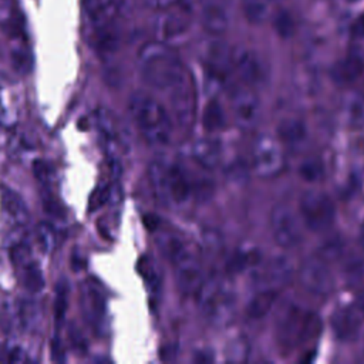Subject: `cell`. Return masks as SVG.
<instances>
[{
	"instance_id": "3957f363",
	"label": "cell",
	"mask_w": 364,
	"mask_h": 364,
	"mask_svg": "<svg viewBox=\"0 0 364 364\" xmlns=\"http://www.w3.org/2000/svg\"><path fill=\"white\" fill-rule=\"evenodd\" d=\"M128 111L136 125L144 141L154 148L165 146L172 136V121L152 95L144 91H136L129 97Z\"/></svg>"
},
{
	"instance_id": "ee69618b",
	"label": "cell",
	"mask_w": 364,
	"mask_h": 364,
	"mask_svg": "<svg viewBox=\"0 0 364 364\" xmlns=\"http://www.w3.org/2000/svg\"><path fill=\"white\" fill-rule=\"evenodd\" d=\"M16 14L17 10L14 9L13 0H0V24L6 26Z\"/></svg>"
},
{
	"instance_id": "cb8c5ba5",
	"label": "cell",
	"mask_w": 364,
	"mask_h": 364,
	"mask_svg": "<svg viewBox=\"0 0 364 364\" xmlns=\"http://www.w3.org/2000/svg\"><path fill=\"white\" fill-rule=\"evenodd\" d=\"M264 276L273 287L284 286L293 277V266L287 257L276 256L269 260L264 269Z\"/></svg>"
},
{
	"instance_id": "c3c4849f",
	"label": "cell",
	"mask_w": 364,
	"mask_h": 364,
	"mask_svg": "<svg viewBox=\"0 0 364 364\" xmlns=\"http://www.w3.org/2000/svg\"><path fill=\"white\" fill-rule=\"evenodd\" d=\"M351 34L354 38L364 40V13L360 14L351 26Z\"/></svg>"
},
{
	"instance_id": "9a60e30c",
	"label": "cell",
	"mask_w": 364,
	"mask_h": 364,
	"mask_svg": "<svg viewBox=\"0 0 364 364\" xmlns=\"http://www.w3.org/2000/svg\"><path fill=\"white\" fill-rule=\"evenodd\" d=\"M191 24V10L189 6L182 3H175L165 9V14L158 24V36L162 41L173 40L181 37Z\"/></svg>"
},
{
	"instance_id": "bcb514c9",
	"label": "cell",
	"mask_w": 364,
	"mask_h": 364,
	"mask_svg": "<svg viewBox=\"0 0 364 364\" xmlns=\"http://www.w3.org/2000/svg\"><path fill=\"white\" fill-rule=\"evenodd\" d=\"M43 205H44V209L50 213V215H55L57 218H60L63 215V208L61 205L58 203V200H55L51 195H48L47 198L43 199Z\"/></svg>"
},
{
	"instance_id": "484cf974",
	"label": "cell",
	"mask_w": 364,
	"mask_h": 364,
	"mask_svg": "<svg viewBox=\"0 0 364 364\" xmlns=\"http://www.w3.org/2000/svg\"><path fill=\"white\" fill-rule=\"evenodd\" d=\"M1 200L6 212L20 223H26L28 219V209L24 199L11 188H3Z\"/></svg>"
},
{
	"instance_id": "4fadbf2b",
	"label": "cell",
	"mask_w": 364,
	"mask_h": 364,
	"mask_svg": "<svg viewBox=\"0 0 364 364\" xmlns=\"http://www.w3.org/2000/svg\"><path fill=\"white\" fill-rule=\"evenodd\" d=\"M81 311L88 326L95 333H102L105 327L107 301L100 286L91 280L84 282L80 296Z\"/></svg>"
},
{
	"instance_id": "7a4b0ae2",
	"label": "cell",
	"mask_w": 364,
	"mask_h": 364,
	"mask_svg": "<svg viewBox=\"0 0 364 364\" xmlns=\"http://www.w3.org/2000/svg\"><path fill=\"white\" fill-rule=\"evenodd\" d=\"M122 6L124 0H82L88 43L101 55L115 53L119 46Z\"/></svg>"
},
{
	"instance_id": "603a6c76",
	"label": "cell",
	"mask_w": 364,
	"mask_h": 364,
	"mask_svg": "<svg viewBox=\"0 0 364 364\" xmlns=\"http://www.w3.org/2000/svg\"><path fill=\"white\" fill-rule=\"evenodd\" d=\"M277 135L280 142L290 148L300 146L307 139V127L299 118H284L277 127Z\"/></svg>"
},
{
	"instance_id": "f35d334b",
	"label": "cell",
	"mask_w": 364,
	"mask_h": 364,
	"mask_svg": "<svg viewBox=\"0 0 364 364\" xmlns=\"http://www.w3.org/2000/svg\"><path fill=\"white\" fill-rule=\"evenodd\" d=\"M67 303H68V286L64 282L58 284L55 291V299H54V320L57 326L64 320V316L67 311Z\"/></svg>"
},
{
	"instance_id": "ba28073f",
	"label": "cell",
	"mask_w": 364,
	"mask_h": 364,
	"mask_svg": "<svg viewBox=\"0 0 364 364\" xmlns=\"http://www.w3.org/2000/svg\"><path fill=\"white\" fill-rule=\"evenodd\" d=\"M300 213L310 230L324 232L334 222L336 208L326 193L311 191L303 195L300 200Z\"/></svg>"
},
{
	"instance_id": "30bf717a",
	"label": "cell",
	"mask_w": 364,
	"mask_h": 364,
	"mask_svg": "<svg viewBox=\"0 0 364 364\" xmlns=\"http://www.w3.org/2000/svg\"><path fill=\"white\" fill-rule=\"evenodd\" d=\"M94 121L107 148H109L111 152L121 155L129 151L131 144L128 131L124 127V122L119 118H117V115L112 111L102 107L95 109Z\"/></svg>"
},
{
	"instance_id": "f546056e",
	"label": "cell",
	"mask_w": 364,
	"mask_h": 364,
	"mask_svg": "<svg viewBox=\"0 0 364 364\" xmlns=\"http://www.w3.org/2000/svg\"><path fill=\"white\" fill-rule=\"evenodd\" d=\"M138 273L141 277L146 282V284L152 289L154 293H158L161 289L162 283V276L158 264L149 257V256H142L138 262Z\"/></svg>"
},
{
	"instance_id": "d6a6232c",
	"label": "cell",
	"mask_w": 364,
	"mask_h": 364,
	"mask_svg": "<svg viewBox=\"0 0 364 364\" xmlns=\"http://www.w3.org/2000/svg\"><path fill=\"white\" fill-rule=\"evenodd\" d=\"M299 176L307 183L320 182L324 176V166L318 158H307L299 165Z\"/></svg>"
},
{
	"instance_id": "277c9868",
	"label": "cell",
	"mask_w": 364,
	"mask_h": 364,
	"mask_svg": "<svg viewBox=\"0 0 364 364\" xmlns=\"http://www.w3.org/2000/svg\"><path fill=\"white\" fill-rule=\"evenodd\" d=\"M158 246L173 267L179 291L185 296H195L205 280L196 253L181 236L168 232L158 236Z\"/></svg>"
},
{
	"instance_id": "60d3db41",
	"label": "cell",
	"mask_w": 364,
	"mask_h": 364,
	"mask_svg": "<svg viewBox=\"0 0 364 364\" xmlns=\"http://www.w3.org/2000/svg\"><path fill=\"white\" fill-rule=\"evenodd\" d=\"M10 253H11L13 262L17 263V264H20V266H24L26 263L30 262V247H28L26 243H23V242L16 243V245L11 247Z\"/></svg>"
},
{
	"instance_id": "d6986e66",
	"label": "cell",
	"mask_w": 364,
	"mask_h": 364,
	"mask_svg": "<svg viewBox=\"0 0 364 364\" xmlns=\"http://www.w3.org/2000/svg\"><path fill=\"white\" fill-rule=\"evenodd\" d=\"M233 70V51L220 41L212 43L206 53V71L215 81H225Z\"/></svg>"
},
{
	"instance_id": "ac0fdd59",
	"label": "cell",
	"mask_w": 364,
	"mask_h": 364,
	"mask_svg": "<svg viewBox=\"0 0 364 364\" xmlns=\"http://www.w3.org/2000/svg\"><path fill=\"white\" fill-rule=\"evenodd\" d=\"M230 16L223 0H203L200 6V23L212 36L223 34L229 27Z\"/></svg>"
},
{
	"instance_id": "74e56055",
	"label": "cell",
	"mask_w": 364,
	"mask_h": 364,
	"mask_svg": "<svg viewBox=\"0 0 364 364\" xmlns=\"http://www.w3.org/2000/svg\"><path fill=\"white\" fill-rule=\"evenodd\" d=\"M344 249H346V245H344L343 237L333 236L321 245L320 252H318V257H321L326 262L337 260L340 256H343Z\"/></svg>"
},
{
	"instance_id": "836d02e7",
	"label": "cell",
	"mask_w": 364,
	"mask_h": 364,
	"mask_svg": "<svg viewBox=\"0 0 364 364\" xmlns=\"http://www.w3.org/2000/svg\"><path fill=\"white\" fill-rule=\"evenodd\" d=\"M23 284L30 293H38L44 287L41 269L31 260L23 266Z\"/></svg>"
},
{
	"instance_id": "44dd1931",
	"label": "cell",
	"mask_w": 364,
	"mask_h": 364,
	"mask_svg": "<svg viewBox=\"0 0 364 364\" xmlns=\"http://www.w3.org/2000/svg\"><path fill=\"white\" fill-rule=\"evenodd\" d=\"M364 71V60L357 54H350L334 63L331 78L337 85L347 87L354 84Z\"/></svg>"
},
{
	"instance_id": "8992f818",
	"label": "cell",
	"mask_w": 364,
	"mask_h": 364,
	"mask_svg": "<svg viewBox=\"0 0 364 364\" xmlns=\"http://www.w3.org/2000/svg\"><path fill=\"white\" fill-rule=\"evenodd\" d=\"M320 317L299 306L287 307L277 321L276 340L282 351L289 353L320 333Z\"/></svg>"
},
{
	"instance_id": "db71d44e",
	"label": "cell",
	"mask_w": 364,
	"mask_h": 364,
	"mask_svg": "<svg viewBox=\"0 0 364 364\" xmlns=\"http://www.w3.org/2000/svg\"><path fill=\"white\" fill-rule=\"evenodd\" d=\"M358 237H360V243L364 246V223H363L361 228H360V235H358Z\"/></svg>"
},
{
	"instance_id": "4316f807",
	"label": "cell",
	"mask_w": 364,
	"mask_h": 364,
	"mask_svg": "<svg viewBox=\"0 0 364 364\" xmlns=\"http://www.w3.org/2000/svg\"><path fill=\"white\" fill-rule=\"evenodd\" d=\"M202 125L206 132H216L225 125V111L218 100H210L202 114Z\"/></svg>"
},
{
	"instance_id": "52a82bcc",
	"label": "cell",
	"mask_w": 364,
	"mask_h": 364,
	"mask_svg": "<svg viewBox=\"0 0 364 364\" xmlns=\"http://www.w3.org/2000/svg\"><path fill=\"white\" fill-rule=\"evenodd\" d=\"M196 296L203 316L210 323L225 326L232 321L236 309V296L228 282L219 277H209L203 280Z\"/></svg>"
},
{
	"instance_id": "7dc6e473",
	"label": "cell",
	"mask_w": 364,
	"mask_h": 364,
	"mask_svg": "<svg viewBox=\"0 0 364 364\" xmlns=\"http://www.w3.org/2000/svg\"><path fill=\"white\" fill-rule=\"evenodd\" d=\"M51 357H53L54 361H64L65 360V353H64L63 343L60 341V338L57 336L51 340Z\"/></svg>"
},
{
	"instance_id": "6da1fadb",
	"label": "cell",
	"mask_w": 364,
	"mask_h": 364,
	"mask_svg": "<svg viewBox=\"0 0 364 364\" xmlns=\"http://www.w3.org/2000/svg\"><path fill=\"white\" fill-rule=\"evenodd\" d=\"M138 68L148 87L168 94L192 80L181 57L164 41L148 43L141 48Z\"/></svg>"
},
{
	"instance_id": "ffe728a7",
	"label": "cell",
	"mask_w": 364,
	"mask_h": 364,
	"mask_svg": "<svg viewBox=\"0 0 364 364\" xmlns=\"http://www.w3.org/2000/svg\"><path fill=\"white\" fill-rule=\"evenodd\" d=\"M334 334L341 341H351L357 337L361 327V317L355 309H338L331 317Z\"/></svg>"
},
{
	"instance_id": "5bb4252c",
	"label": "cell",
	"mask_w": 364,
	"mask_h": 364,
	"mask_svg": "<svg viewBox=\"0 0 364 364\" xmlns=\"http://www.w3.org/2000/svg\"><path fill=\"white\" fill-rule=\"evenodd\" d=\"M232 114L235 122L242 129H250L256 125L260 117V102L259 98L249 90H237L233 92L232 100Z\"/></svg>"
},
{
	"instance_id": "ab89813d",
	"label": "cell",
	"mask_w": 364,
	"mask_h": 364,
	"mask_svg": "<svg viewBox=\"0 0 364 364\" xmlns=\"http://www.w3.org/2000/svg\"><path fill=\"white\" fill-rule=\"evenodd\" d=\"M33 172L37 178V181L43 185H47L50 183L51 178H53V168L48 162L43 161V159H37L34 164H33Z\"/></svg>"
},
{
	"instance_id": "681fc988",
	"label": "cell",
	"mask_w": 364,
	"mask_h": 364,
	"mask_svg": "<svg viewBox=\"0 0 364 364\" xmlns=\"http://www.w3.org/2000/svg\"><path fill=\"white\" fill-rule=\"evenodd\" d=\"M159 355H161V360H164V361H172L176 355V347L175 346H165V347L161 348Z\"/></svg>"
},
{
	"instance_id": "83f0119b",
	"label": "cell",
	"mask_w": 364,
	"mask_h": 364,
	"mask_svg": "<svg viewBox=\"0 0 364 364\" xmlns=\"http://www.w3.org/2000/svg\"><path fill=\"white\" fill-rule=\"evenodd\" d=\"M260 262V253L256 249H240L228 262L226 269L230 273L243 272Z\"/></svg>"
},
{
	"instance_id": "e575fe53",
	"label": "cell",
	"mask_w": 364,
	"mask_h": 364,
	"mask_svg": "<svg viewBox=\"0 0 364 364\" xmlns=\"http://www.w3.org/2000/svg\"><path fill=\"white\" fill-rule=\"evenodd\" d=\"M294 84L299 90H301V92H306V94L316 92L318 87V75L313 67H309V65L300 67L294 75Z\"/></svg>"
},
{
	"instance_id": "7402d4cb",
	"label": "cell",
	"mask_w": 364,
	"mask_h": 364,
	"mask_svg": "<svg viewBox=\"0 0 364 364\" xmlns=\"http://www.w3.org/2000/svg\"><path fill=\"white\" fill-rule=\"evenodd\" d=\"M192 158L205 169H213L222 159V146L219 141L212 138H202L193 142L191 148Z\"/></svg>"
},
{
	"instance_id": "816d5d0a",
	"label": "cell",
	"mask_w": 364,
	"mask_h": 364,
	"mask_svg": "<svg viewBox=\"0 0 364 364\" xmlns=\"http://www.w3.org/2000/svg\"><path fill=\"white\" fill-rule=\"evenodd\" d=\"M148 3L155 7V9H161V10H165L168 7H171L172 4L176 3V0H148Z\"/></svg>"
},
{
	"instance_id": "11a10c76",
	"label": "cell",
	"mask_w": 364,
	"mask_h": 364,
	"mask_svg": "<svg viewBox=\"0 0 364 364\" xmlns=\"http://www.w3.org/2000/svg\"><path fill=\"white\" fill-rule=\"evenodd\" d=\"M348 3H357V1H360V0H347Z\"/></svg>"
},
{
	"instance_id": "d590c367",
	"label": "cell",
	"mask_w": 364,
	"mask_h": 364,
	"mask_svg": "<svg viewBox=\"0 0 364 364\" xmlns=\"http://www.w3.org/2000/svg\"><path fill=\"white\" fill-rule=\"evenodd\" d=\"M273 28L282 38H289L293 36L296 28V21L287 10H279L273 16Z\"/></svg>"
},
{
	"instance_id": "8fae6325",
	"label": "cell",
	"mask_w": 364,
	"mask_h": 364,
	"mask_svg": "<svg viewBox=\"0 0 364 364\" xmlns=\"http://www.w3.org/2000/svg\"><path fill=\"white\" fill-rule=\"evenodd\" d=\"M270 228L274 242L283 247L290 249L301 240V229L296 213L287 205H277L270 213Z\"/></svg>"
},
{
	"instance_id": "d4e9b609",
	"label": "cell",
	"mask_w": 364,
	"mask_h": 364,
	"mask_svg": "<svg viewBox=\"0 0 364 364\" xmlns=\"http://www.w3.org/2000/svg\"><path fill=\"white\" fill-rule=\"evenodd\" d=\"M276 299H277V291L274 290V287L273 289L267 287V289L257 291L252 297V300L247 303L246 314L253 320L264 317L273 307Z\"/></svg>"
},
{
	"instance_id": "e0dca14e",
	"label": "cell",
	"mask_w": 364,
	"mask_h": 364,
	"mask_svg": "<svg viewBox=\"0 0 364 364\" xmlns=\"http://www.w3.org/2000/svg\"><path fill=\"white\" fill-rule=\"evenodd\" d=\"M171 107L181 127H191L195 119V87L193 81H188L179 88L169 92Z\"/></svg>"
},
{
	"instance_id": "4dcf8cb0",
	"label": "cell",
	"mask_w": 364,
	"mask_h": 364,
	"mask_svg": "<svg viewBox=\"0 0 364 364\" xmlns=\"http://www.w3.org/2000/svg\"><path fill=\"white\" fill-rule=\"evenodd\" d=\"M344 114L351 127H361L364 124V98L355 92L350 94L344 101Z\"/></svg>"
},
{
	"instance_id": "1f68e13d",
	"label": "cell",
	"mask_w": 364,
	"mask_h": 364,
	"mask_svg": "<svg viewBox=\"0 0 364 364\" xmlns=\"http://www.w3.org/2000/svg\"><path fill=\"white\" fill-rule=\"evenodd\" d=\"M344 277L350 286H360L364 283V256H350L343 267Z\"/></svg>"
},
{
	"instance_id": "5b68a950",
	"label": "cell",
	"mask_w": 364,
	"mask_h": 364,
	"mask_svg": "<svg viewBox=\"0 0 364 364\" xmlns=\"http://www.w3.org/2000/svg\"><path fill=\"white\" fill-rule=\"evenodd\" d=\"M148 178L156 200L164 206H181L193 193L192 179L176 161H152L148 168Z\"/></svg>"
},
{
	"instance_id": "f6af8a7d",
	"label": "cell",
	"mask_w": 364,
	"mask_h": 364,
	"mask_svg": "<svg viewBox=\"0 0 364 364\" xmlns=\"http://www.w3.org/2000/svg\"><path fill=\"white\" fill-rule=\"evenodd\" d=\"M68 337H70V341L73 344L74 348L80 350V351H85L87 350V340L85 337L82 336V333L75 327V326H70L68 328Z\"/></svg>"
},
{
	"instance_id": "2e32d148",
	"label": "cell",
	"mask_w": 364,
	"mask_h": 364,
	"mask_svg": "<svg viewBox=\"0 0 364 364\" xmlns=\"http://www.w3.org/2000/svg\"><path fill=\"white\" fill-rule=\"evenodd\" d=\"M233 70L247 85H256L263 81L266 70L260 57L246 48L233 51Z\"/></svg>"
},
{
	"instance_id": "9c48e42d",
	"label": "cell",
	"mask_w": 364,
	"mask_h": 364,
	"mask_svg": "<svg viewBox=\"0 0 364 364\" xmlns=\"http://www.w3.org/2000/svg\"><path fill=\"white\" fill-rule=\"evenodd\" d=\"M252 166L262 178H272L280 173L284 166V154L280 142L269 135L259 136L252 149Z\"/></svg>"
},
{
	"instance_id": "f5cc1de1",
	"label": "cell",
	"mask_w": 364,
	"mask_h": 364,
	"mask_svg": "<svg viewBox=\"0 0 364 364\" xmlns=\"http://www.w3.org/2000/svg\"><path fill=\"white\" fill-rule=\"evenodd\" d=\"M193 361H196V363H210V361H213V355L209 351H198L193 357Z\"/></svg>"
},
{
	"instance_id": "7c38bea8",
	"label": "cell",
	"mask_w": 364,
	"mask_h": 364,
	"mask_svg": "<svg viewBox=\"0 0 364 364\" xmlns=\"http://www.w3.org/2000/svg\"><path fill=\"white\" fill-rule=\"evenodd\" d=\"M299 282L306 291L314 296H326L334 286L327 262L321 257H311L301 263L299 269Z\"/></svg>"
},
{
	"instance_id": "f1b7e54d",
	"label": "cell",
	"mask_w": 364,
	"mask_h": 364,
	"mask_svg": "<svg viewBox=\"0 0 364 364\" xmlns=\"http://www.w3.org/2000/svg\"><path fill=\"white\" fill-rule=\"evenodd\" d=\"M270 0H242V10L246 20L252 24H262L270 14Z\"/></svg>"
},
{
	"instance_id": "7bdbcfd3",
	"label": "cell",
	"mask_w": 364,
	"mask_h": 364,
	"mask_svg": "<svg viewBox=\"0 0 364 364\" xmlns=\"http://www.w3.org/2000/svg\"><path fill=\"white\" fill-rule=\"evenodd\" d=\"M109 196V189L107 186H100L97 188L92 195L90 196V200H88V205H90V210H95L98 208H101Z\"/></svg>"
},
{
	"instance_id": "8d00e7d4",
	"label": "cell",
	"mask_w": 364,
	"mask_h": 364,
	"mask_svg": "<svg viewBox=\"0 0 364 364\" xmlns=\"http://www.w3.org/2000/svg\"><path fill=\"white\" fill-rule=\"evenodd\" d=\"M36 242L38 247L44 252L48 253L54 249L55 246V232L53 226L47 222H41L36 228Z\"/></svg>"
},
{
	"instance_id": "b9f144b4",
	"label": "cell",
	"mask_w": 364,
	"mask_h": 364,
	"mask_svg": "<svg viewBox=\"0 0 364 364\" xmlns=\"http://www.w3.org/2000/svg\"><path fill=\"white\" fill-rule=\"evenodd\" d=\"M246 354H247V344L243 340H235L226 353L228 358L233 360V361L245 360Z\"/></svg>"
},
{
	"instance_id": "f907efd6",
	"label": "cell",
	"mask_w": 364,
	"mask_h": 364,
	"mask_svg": "<svg viewBox=\"0 0 364 364\" xmlns=\"http://www.w3.org/2000/svg\"><path fill=\"white\" fill-rule=\"evenodd\" d=\"M27 357L24 355V353L18 348H14L9 353V357H7V361L10 363H21V361H26Z\"/></svg>"
}]
</instances>
